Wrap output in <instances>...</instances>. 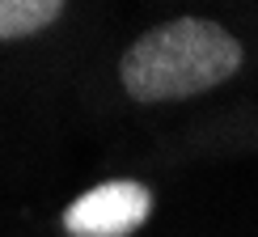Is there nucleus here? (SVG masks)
<instances>
[{
	"label": "nucleus",
	"instance_id": "7ed1b4c3",
	"mask_svg": "<svg viewBox=\"0 0 258 237\" xmlns=\"http://www.w3.org/2000/svg\"><path fill=\"white\" fill-rule=\"evenodd\" d=\"M153 212V191L144 178H114L106 187L89 191L63 212L68 237H132L144 216Z\"/></svg>",
	"mask_w": 258,
	"mask_h": 237
},
{
	"label": "nucleus",
	"instance_id": "f03ea898",
	"mask_svg": "<svg viewBox=\"0 0 258 237\" xmlns=\"http://www.w3.org/2000/svg\"><path fill=\"white\" fill-rule=\"evenodd\" d=\"M229 157H258V102H220L203 114H190L174 127L136 136L114 148V161L140 169V174Z\"/></svg>",
	"mask_w": 258,
	"mask_h": 237
},
{
	"label": "nucleus",
	"instance_id": "f257e3e1",
	"mask_svg": "<svg viewBox=\"0 0 258 237\" xmlns=\"http://www.w3.org/2000/svg\"><path fill=\"white\" fill-rule=\"evenodd\" d=\"M258 77V17L178 9L140 21L77 72V102L98 123L174 127Z\"/></svg>",
	"mask_w": 258,
	"mask_h": 237
},
{
	"label": "nucleus",
	"instance_id": "20e7f679",
	"mask_svg": "<svg viewBox=\"0 0 258 237\" xmlns=\"http://www.w3.org/2000/svg\"><path fill=\"white\" fill-rule=\"evenodd\" d=\"M81 9L68 0H0V51H30L68 34Z\"/></svg>",
	"mask_w": 258,
	"mask_h": 237
}]
</instances>
